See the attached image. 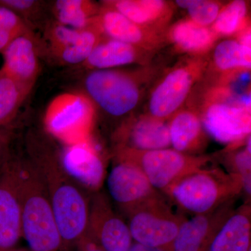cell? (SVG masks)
Masks as SVG:
<instances>
[{
    "label": "cell",
    "mask_w": 251,
    "mask_h": 251,
    "mask_svg": "<svg viewBox=\"0 0 251 251\" xmlns=\"http://www.w3.org/2000/svg\"><path fill=\"white\" fill-rule=\"evenodd\" d=\"M29 160L45 184L63 249H69L87 233L90 198L64 169L59 153L45 143H34Z\"/></svg>",
    "instance_id": "cell-1"
},
{
    "label": "cell",
    "mask_w": 251,
    "mask_h": 251,
    "mask_svg": "<svg viewBox=\"0 0 251 251\" xmlns=\"http://www.w3.org/2000/svg\"><path fill=\"white\" fill-rule=\"evenodd\" d=\"M198 103L188 105L198 112L209 136L227 145V150L245 145L251 135L250 100L238 98L229 85L211 84Z\"/></svg>",
    "instance_id": "cell-2"
},
{
    "label": "cell",
    "mask_w": 251,
    "mask_h": 251,
    "mask_svg": "<svg viewBox=\"0 0 251 251\" xmlns=\"http://www.w3.org/2000/svg\"><path fill=\"white\" fill-rule=\"evenodd\" d=\"M158 75L152 64L132 69L89 71L83 80L85 93L110 116L131 115L147 87Z\"/></svg>",
    "instance_id": "cell-3"
},
{
    "label": "cell",
    "mask_w": 251,
    "mask_h": 251,
    "mask_svg": "<svg viewBox=\"0 0 251 251\" xmlns=\"http://www.w3.org/2000/svg\"><path fill=\"white\" fill-rule=\"evenodd\" d=\"M22 237L31 251H61L62 237L45 184L30 160L21 159Z\"/></svg>",
    "instance_id": "cell-4"
},
{
    "label": "cell",
    "mask_w": 251,
    "mask_h": 251,
    "mask_svg": "<svg viewBox=\"0 0 251 251\" xmlns=\"http://www.w3.org/2000/svg\"><path fill=\"white\" fill-rule=\"evenodd\" d=\"M243 193L240 176L215 167L184 176L165 194L181 211L193 216L215 210Z\"/></svg>",
    "instance_id": "cell-5"
},
{
    "label": "cell",
    "mask_w": 251,
    "mask_h": 251,
    "mask_svg": "<svg viewBox=\"0 0 251 251\" xmlns=\"http://www.w3.org/2000/svg\"><path fill=\"white\" fill-rule=\"evenodd\" d=\"M115 161L131 163L143 172L150 184L162 194L184 176L206 168L214 160L209 155H191L172 148L139 151L114 149Z\"/></svg>",
    "instance_id": "cell-6"
},
{
    "label": "cell",
    "mask_w": 251,
    "mask_h": 251,
    "mask_svg": "<svg viewBox=\"0 0 251 251\" xmlns=\"http://www.w3.org/2000/svg\"><path fill=\"white\" fill-rule=\"evenodd\" d=\"M206 57L185 56L166 71L150 91L146 113L168 121L183 108L193 89L202 81L208 65Z\"/></svg>",
    "instance_id": "cell-7"
},
{
    "label": "cell",
    "mask_w": 251,
    "mask_h": 251,
    "mask_svg": "<svg viewBox=\"0 0 251 251\" xmlns=\"http://www.w3.org/2000/svg\"><path fill=\"white\" fill-rule=\"evenodd\" d=\"M97 122V106L82 92H64L54 97L46 109L44 124L51 137L64 146L92 139Z\"/></svg>",
    "instance_id": "cell-8"
},
{
    "label": "cell",
    "mask_w": 251,
    "mask_h": 251,
    "mask_svg": "<svg viewBox=\"0 0 251 251\" xmlns=\"http://www.w3.org/2000/svg\"><path fill=\"white\" fill-rule=\"evenodd\" d=\"M126 216L133 242L158 249H171L187 219L172 209L165 196L144 203Z\"/></svg>",
    "instance_id": "cell-9"
},
{
    "label": "cell",
    "mask_w": 251,
    "mask_h": 251,
    "mask_svg": "<svg viewBox=\"0 0 251 251\" xmlns=\"http://www.w3.org/2000/svg\"><path fill=\"white\" fill-rule=\"evenodd\" d=\"M104 37L93 23L90 27L77 29L47 21L44 25V40L41 41V53L49 56L57 64H82Z\"/></svg>",
    "instance_id": "cell-10"
},
{
    "label": "cell",
    "mask_w": 251,
    "mask_h": 251,
    "mask_svg": "<svg viewBox=\"0 0 251 251\" xmlns=\"http://www.w3.org/2000/svg\"><path fill=\"white\" fill-rule=\"evenodd\" d=\"M21 159L12 156L0 168V251H11L22 238Z\"/></svg>",
    "instance_id": "cell-11"
},
{
    "label": "cell",
    "mask_w": 251,
    "mask_h": 251,
    "mask_svg": "<svg viewBox=\"0 0 251 251\" xmlns=\"http://www.w3.org/2000/svg\"><path fill=\"white\" fill-rule=\"evenodd\" d=\"M87 234L105 251H129L133 244L128 224L115 212L103 193L90 197Z\"/></svg>",
    "instance_id": "cell-12"
},
{
    "label": "cell",
    "mask_w": 251,
    "mask_h": 251,
    "mask_svg": "<svg viewBox=\"0 0 251 251\" xmlns=\"http://www.w3.org/2000/svg\"><path fill=\"white\" fill-rule=\"evenodd\" d=\"M107 186L110 198L125 215L144 203L165 196L151 186L138 167L127 162L115 161Z\"/></svg>",
    "instance_id": "cell-13"
},
{
    "label": "cell",
    "mask_w": 251,
    "mask_h": 251,
    "mask_svg": "<svg viewBox=\"0 0 251 251\" xmlns=\"http://www.w3.org/2000/svg\"><path fill=\"white\" fill-rule=\"evenodd\" d=\"M115 148L139 151L171 148L168 121L149 115H130L114 131Z\"/></svg>",
    "instance_id": "cell-14"
},
{
    "label": "cell",
    "mask_w": 251,
    "mask_h": 251,
    "mask_svg": "<svg viewBox=\"0 0 251 251\" xmlns=\"http://www.w3.org/2000/svg\"><path fill=\"white\" fill-rule=\"evenodd\" d=\"M237 199L215 210L186 219L172 244L171 251H209L216 235L235 209Z\"/></svg>",
    "instance_id": "cell-15"
},
{
    "label": "cell",
    "mask_w": 251,
    "mask_h": 251,
    "mask_svg": "<svg viewBox=\"0 0 251 251\" xmlns=\"http://www.w3.org/2000/svg\"><path fill=\"white\" fill-rule=\"evenodd\" d=\"M4 64L0 69L29 95L40 72L41 41L36 34L17 36L2 52Z\"/></svg>",
    "instance_id": "cell-16"
},
{
    "label": "cell",
    "mask_w": 251,
    "mask_h": 251,
    "mask_svg": "<svg viewBox=\"0 0 251 251\" xmlns=\"http://www.w3.org/2000/svg\"><path fill=\"white\" fill-rule=\"evenodd\" d=\"M59 158L64 169L86 191L98 192L105 177V167L92 139L64 146Z\"/></svg>",
    "instance_id": "cell-17"
},
{
    "label": "cell",
    "mask_w": 251,
    "mask_h": 251,
    "mask_svg": "<svg viewBox=\"0 0 251 251\" xmlns=\"http://www.w3.org/2000/svg\"><path fill=\"white\" fill-rule=\"evenodd\" d=\"M100 4L94 23L105 37L156 52L166 45L163 34L142 27L116 10Z\"/></svg>",
    "instance_id": "cell-18"
},
{
    "label": "cell",
    "mask_w": 251,
    "mask_h": 251,
    "mask_svg": "<svg viewBox=\"0 0 251 251\" xmlns=\"http://www.w3.org/2000/svg\"><path fill=\"white\" fill-rule=\"evenodd\" d=\"M156 53L104 36L80 66L89 71L115 69L128 64L148 66Z\"/></svg>",
    "instance_id": "cell-19"
},
{
    "label": "cell",
    "mask_w": 251,
    "mask_h": 251,
    "mask_svg": "<svg viewBox=\"0 0 251 251\" xmlns=\"http://www.w3.org/2000/svg\"><path fill=\"white\" fill-rule=\"evenodd\" d=\"M211 52L206 69L211 75H215L211 84L229 85V82L251 70V48L242 45L235 39L217 43Z\"/></svg>",
    "instance_id": "cell-20"
},
{
    "label": "cell",
    "mask_w": 251,
    "mask_h": 251,
    "mask_svg": "<svg viewBox=\"0 0 251 251\" xmlns=\"http://www.w3.org/2000/svg\"><path fill=\"white\" fill-rule=\"evenodd\" d=\"M112 7L145 29L163 34L175 14L173 3L164 0H105Z\"/></svg>",
    "instance_id": "cell-21"
},
{
    "label": "cell",
    "mask_w": 251,
    "mask_h": 251,
    "mask_svg": "<svg viewBox=\"0 0 251 251\" xmlns=\"http://www.w3.org/2000/svg\"><path fill=\"white\" fill-rule=\"evenodd\" d=\"M163 36L176 52L191 57L209 56L220 39L211 27L199 25L188 18L170 25Z\"/></svg>",
    "instance_id": "cell-22"
},
{
    "label": "cell",
    "mask_w": 251,
    "mask_h": 251,
    "mask_svg": "<svg viewBox=\"0 0 251 251\" xmlns=\"http://www.w3.org/2000/svg\"><path fill=\"white\" fill-rule=\"evenodd\" d=\"M168 122L172 148L186 154L202 155L209 135L196 110L181 108Z\"/></svg>",
    "instance_id": "cell-23"
},
{
    "label": "cell",
    "mask_w": 251,
    "mask_h": 251,
    "mask_svg": "<svg viewBox=\"0 0 251 251\" xmlns=\"http://www.w3.org/2000/svg\"><path fill=\"white\" fill-rule=\"evenodd\" d=\"M251 251V204L234 209L221 229L209 251Z\"/></svg>",
    "instance_id": "cell-24"
},
{
    "label": "cell",
    "mask_w": 251,
    "mask_h": 251,
    "mask_svg": "<svg viewBox=\"0 0 251 251\" xmlns=\"http://www.w3.org/2000/svg\"><path fill=\"white\" fill-rule=\"evenodd\" d=\"M50 9L59 24L82 29L93 25L100 4L90 0H57L51 3Z\"/></svg>",
    "instance_id": "cell-25"
},
{
    "label": "cell",
    "mask_w": 251,
    "mask_h": 251,
    "mask_svg": "<svg viewBox=\"0 0 251 251\" xmlns=\"http://www.w3.org/2000/svg\"><path fill=\"white\" fill-rule=\"evenodd\" d=\"M249 10V3L244 0H234L225 4L211 29L219 38H234L251 26Z\"/></svg>",
    "instance_id": "cell-26"
},
{
    "label": "cell",
    "mask_w": 251,
    "mask_h": 251,
    "mask_svg": "<svg viewBox=\"0 0 251 251\" xmlns=\"http://www.w3.org/2000/svg\"><path fill=\"white\" fill-rule=\"evenodd\" d=\"M27 96L17 82L0 71V128L14 125Z\"/></svg>",
    "instance_id": "cell-27"
},
{
    "label": "cell",
    "mask_w": 251,
    "mask_h": 251,
    "mask_svg": "<svg viewBox=\"0 0 251 251\" xmlns=\"http://www.w3.org/2000/svg\"><path fill=\"white\" fill-rule=\"evenodd\" d=\"M251 135L248 137L243 149L225 150L224 159L228 168V173L240 176L243 184V193L245 194L247 201L251 203Z\"/></svg>",
    "instance_id": "cell-28"
},
{
    "label": "cell",
    "mask_w": 251,
    "mask_h": 251,
    "mask_svg": "<svg viewBox=\"0 0 251 251\" xmlns=\"http://www.w3.org/2000/svg\"><path fill=\"white\" fill-rule=\"evenodd\" d=\"M175 4L188 11V18L193 22L210 27L225 4L214 0H176Z\"/></svg>",
    "instance_id": "cell-29"
},
{
    "label": "cell",
    "mask_w": 251,
    "mask_h": 251,
    "mask_svg": "<svg viewBox=\"0 0 251 251\" xmlns=\"http://www.w3.org/2000/svg\"><path fill=\"white\" fill-rule=\"evenodd\" d=\"M0 4L14 11L34 30L35 23L42 17L46 6V1L38 0H0Z\"/></svg>",
    "instance_id": "cell-30"
},
{
    "label": "cell",
    "mask_w": 251,
    "mask_h": 251,
    "mask_svg": "<svg viewBox=\"0 0 251 251\" xmlns=\"http://www.w3.org/2000/svg\"><path fill=\"white\" fill-rule=\"evenodd\" d=\"M0 29L22 34H35L34 29L9 8L0 4Z\"/></svg>",
    "instance_id": "cell-31"
},
{
    "label": "cell",
    "mask_w": 251,
    "mask_h": 251,
    "mask_svg": "<svg viewBox=\"0 0 251 251\" xmlns=\"http://www.w3.org/2000/svg\"><path fill=\"white\" fill-rule=\"evenodd\" d=\"M16 136L15 125L0 128V168L9 159L11 154V147Z\"/></svg>",
    "instance_id": "cell-32"
},
{
    "label": "cell",
    "mask_w": 251,
    "mask_h": 251,
    "mask_svg": "<svg viewBox=\"0 0 251 251\" xmlns=\"http://www.w3.org/2000/svg\"><path fill=\"white\" fill-rule=\"evenodd\" d=\"M76 247L77 251H105L87 234L77 243Z\"/></svg>",
    "instance_id": "cell-33"
},
{
    "label": "cell",
    "mask_w": 251,
    "mask_h": 251,
    "mask_svg": "<svg viewBox=\"0 0 251 251\" xmlns=\"http://www.w3.org/2000/svg\"><path fill=\"white\" fill-rule=\"evenodd\" d=\"M20 34L11 31L0 29V53H2L9 44Z\"/></svg>",
    "instance_id": "cell-34"
},
{
    "label": "cell",
    "mask_w": 251,
    "mask_h": 251,
    "mask_svg": "<svg viewBox=\"0 0 251 251\" xmlns=\"http://www.w3.org/2000/svg\"><path fill=\"white\" fill-rule=\"evenodd\" d=\"M129 251H171V249H158V248L145 247L136 243H133Z\"/></svg>",
    "instance_id": "cell-35"
},
{
    "label": "cell",
    "mask_w": 251,
    "mask_h": 251,
    "mask_svg": "<svg viewBox=\"0 0 251 251\" xmlns=\"http://www.w3.org/2000/svg\"><path fill=\"white\" fill-rule=\"evenodd\" d=\"M11 251H27L25 250V249H16V248H15L14 249H13V250Z\"/></svg>",
    "instance_id": "cell-36"
},
{
    "label": "cell",
    "mask_w": 251,
    "mask_h": 251,
    "mask_svg": "<svg viewBox=\"0 0 251 251\" xmlns=\"http://www.w3.org/2000/svg\"></svg>",
    "instance_id": "cell-37"
}]
</instances>
